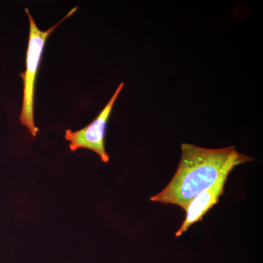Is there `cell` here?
Listing matches in <instances>:
<instances>
[{"label":"cell","mask_w":263,"mask_h":263,"mask_svg":"<svg viewBox=\"0 0 263 263\" xmlns=\"http://www.w3.org/2000/svg\"><path fill=\"white\" fill-rule=\"evenodd\" d=\"M234 146L209 149L188 143L181 145V158L171 182L152 201L173 204L186 211L194 198L237 166L252 162Z\"/></svg>","instance_id":"6da1fadb"},{"label":"cell","mask_w":263,"mask_h":263,"mask_svg":"<svg viewBox=\"0 0 263 263\" xmlns=\"http://www.w3.org/2000/svg\"><path fill=\"white\" fill-rule=\"evenodd\" d=\"M124 83L119 85L117 90L105 108L99 114L98 117L80 130L76 132L67 129L65 132V139L70 141V148L76 152L79 148L92 151L100 156L104 163L109 161V155L105 150V136L109 117L111 114L116 100L124 87Z\"/></svg>","instance_id":"3957f363"},{"label":"cell","mask_w":263,"mask_h":263,"mask_svg":"<svg viewBox=\"0 0 263 263\" xmlns=\"http://www.w3.org/2000/svg\"><path fill=\"white\" fill-rule=\"evenodd\" d=\"M228 177V176H223L211 187L202 192L192 200L185 211L186 213V218L181 228L176 232V237L181 236L195 223L202 221L205 214L219 202V197L224 193V185Z\"/></svg>","instance_id":"277c9868"},{"label":"cell","mask_w":263,"mask_h":263,"mask_svg":"<svg viewBox=\"0 0 263 263\" xmlns=\"http://www.w3.org/2000/svg\"><path fill=\"white\" fill-rule=\"evenodd\" d=\"M77 9L78 7L72 8L60 20V22L46 31H41L38 28L28 8H25L24 9L29 17V37L26 60V72L19 74L24 81L23 104L21 112L20 121L24 126L28 128L29 133L33 137L37 136L39 131V129L34 124V85L45 43L50 34L57 28V27L73 14Z\"/></svg>","instance_id":"7a4b0ae2"}]
</instances>
